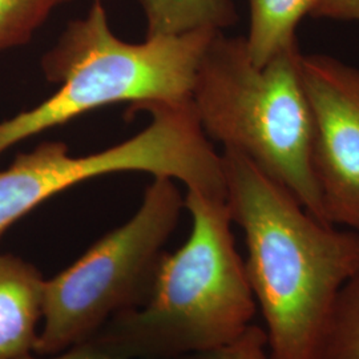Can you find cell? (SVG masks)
<instances>
[{
    "mask_svg": "<svg viewBox=\"0 0 359 359\" xmlns=\"http://www.w3.org/2000/svg\"><path fill=\"white\" fill-rule=\"evenodd\" d=\"M226 205L245 236V270L270 359H318L337 297L359 273V231L338 229L243 154L222 151Z\"/></svg>",
    "mask_w": 359,
    "mask_h": 359,
    "instance_id": "6da1fadb",
    "label": "cell"
},
{
    "mask_svg": "<svg viewBox=\"0 0 359 359\" xmlns=\"http://www.w3.org/2000/svg\"><path fill=\"white\" fill-rule=\"evenodd\" d=\"M188 240L164 253L152 292L88 342L123 359H179L222 346L253 325L257 304L226 200L188 191Z\"/></svg>",
    "mask_w": 359,
    "mask_h": 359,
    "instance_id": "7a4b0ae2",
    "label": "cell"
},
{
    "mask_svg": "<svg viewBox=\"0 0 359 359\" xmlns=\"http://www.w3.org/2000/svg\"><path fill=\"white\" fill-rule=\"evenodd\" d=\"M298 47L253 63L244 36L218 31L200 62L192 105L206 136L243 154L321 221L313 117Z\"/></svg>",
    "mask_w": 359,
    "mask_h": 359,
    "instance_id": "3957f363",
    "label": "cell"
},
{
    "mask_svg": "<svg viewBox=\"0 0 359 359\" xmlns=\"http://www.w3.org/2000/svg\"><path fill=\"white\" fill-rule=\"evenodd\" d=\"M215 29L147 36L128 43L111 29L103 0L71 22L41 59L57 90L34 108L0 121V156L19 142L100 107L188 103L200 62Z\"/></svg>",
    "mask_w": 359,
    "mask_h": 359,
    "instance_id": "277c9868",
    "label": "cell"
},
{
    "mask_svg": "<svg viewBox=\"0 0 359 359\" xmlns=\"http://www.w3.org/2000/svg\"><path fill=\"white\" fill-rule=\"evenodd\" d=\"M182 208L175 180L154 177L142 205L124 225L46 280L34 353L53 355L83 344L117 314L142 306L152 292L164 246Z\"/></svg>",
    "mask_w": 359,
    "mask_h": 359,
    "instance_id": "5b68a950",
    "label": "cell"
},
{
    "mask_svg": "<svg viewBox=\"0 0 359 359\" xmlns=\"http://www.w3.org/2000/svg\"><path fill=\"white\" fill-rule=\"evenodd\" d=\"M140 109L151 115V123L126 142L86 156H72L65 142H43L0 170V240L44 201L107 175L144 172L177 180L188 191L224 192L222 156L209 142L192 102Z\"/></svg>",
    "mask_w": 359,
    "mask_h": 359,
    "instance_id": "8992f818",
    "label": "cell"
},
{
    "mask_svg": "<svg viewBox=\"0 0 359 359\" xmlns=\"http://www.w3.org/2000/svg\"><path fill=\"white\" fill-rule=\"evenodd\" d=\"M301 76L326 219L359 231V68L330 55L302 53Z\"/></svg>",
    "mask_w": 359,
    "mask_h": 359,
    "instance_id": "52a82bcc",
    "label": "cell"
},
{
    "mask_svg": "<svg viewBox=\"0 0 359 359\" xmlns=\"http://www.w3.org/2000/svg\"><path fill=\"white\" fill-rule=\"evenodd\" d=\"M44 283L32 264L0 253V359L34 354L43 317Z\"/></svg>",
    "mask_w": 359,
    "mask_h": 359,
    "instance_id": "ba28073f",
    "label": "cell"
},
{
    "mask_svg": "<svg viewBox=\"0 0 359 359\" xmlns=\"http://www.w3.org/2000/svg\"><path fill=\"white\" fill-rule=\"evenodd\" d=\"M249 32L244 36L246 50L257 65L298 47L299 22L314 11L318 0H248Z\"/></svg>",
    "mask_w": 359,
    "mask_h": 359,
    "instance_id": "9c48e42d",
    "label": "cell"
},
{
    "mask_svg": "<svg viewBox=\"0 0 359 359\" xmlns=\"http://www.w3.org/2000/svg\"><path fill=\"white\" fill-rule=\"evenodd\" d=\"M147 36L180 35L198 29L224 31L237 20L233 0H139Z\"/></svg>",
    "mask_w": 359,
    "mask_h": 359,
    "instance_id": "30bf717a",
    "label": "cell"
},
{
    "mask_svg": "<svg viewBox=\"0 0 359 359\" xmlns=\"http://www.w3.org/2000/svg\"><path fill=\"white\" fill-rule=\"evenodd\" d=\"M318 359H359V273L345 283L337 297Z\"/></svg>",
    "mask_w": 359,
    "mask_h": 359,
    "instance_id": "8fae6325",
    "label": "cell"
},
{
    "mask_svg": "<svg viewBox=\"0 0 359 359\" xmlns=\"http://www.w3.org/2000/svg\"><path fill=\"white\" fill-rule=\"evenodd\" d=\"M71 0H0V52L27 44L51 13Z\"/></svg>",
    "mask_w": 359,
    "mask_h": 359,
    "instance_id": "7c38bea8",
    "label": "cell"
},
{
    "mask_svg": "<svg viewBox=\"0 0 359 359\" xmlns=\"http://www.w3.org/2000/svg\"><path fill=\"white\" fill-rule=\"evenodd\" d=\"M179 359H270L268 337L264 327L253 323L226 345Z\"/></svg>",
    "mask_w": 359,
    "mask_h": 359,
    "instance_id": "4fadbf2b",
    "label": "cell"
},
{
    "mask_svg": "<svg viewBox=\"0 0 359 359\" xmlns=\"http://www.w3.org/2000/svg\"><path fill=\"white\" fill-rule=\"evenodd\" d=\"M313 18L359 22V0H318Z\"/></svg>",
    "mask_w": 359,
    "mask_h": 359,
    "instance_id": "5bb4252c",
    "label": "cell"
},
{
    "mask_svg": "<svg viewBox=\"0 0 359 359\" xmlns=\"http://www.w3.org/2000/svg\"><path fill=\"white\" fill-rule=\"evenodd\" d=\"M47 357L48 358H39V357L36 358L32 354H29V355L20 359H123L104 351L88 341L75 345V346L68 347L57 354L47 355Z\"/></svg>",
    "mask_w": 359,
    "mask_h": 359,
    "instance_id": "9a60e30c",
    "label": "cell"
}]
</instances>
